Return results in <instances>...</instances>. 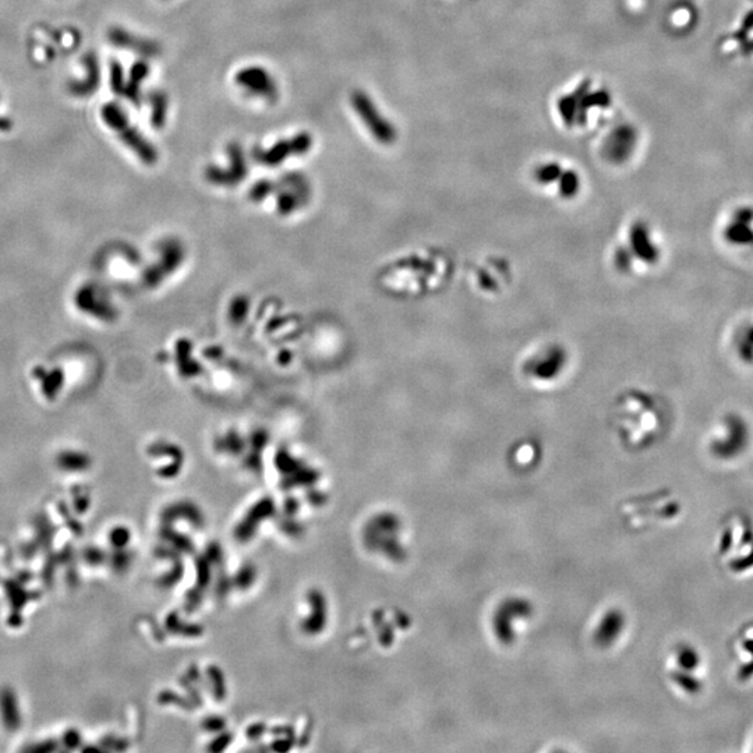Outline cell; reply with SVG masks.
<instances>
[{
	"label": "cell",
	"instance_id": "6da1fadb",
	"mask_svg": "<svg viewBox=\"0 0 753 753\" xmlns=\"http://www.w3.org/2000/svg\"><path fill=\"white\" fill-rule=\"evenodd\" d=\"M614 407L617 429L632 448H650L667 429L668 413L664 400L649 391L629 390L617 398Z\"/></svg>",
	"mask_w": 753,
	"mask_h": 753
},
{
	"label": "cell",
	"instance_id": "7a4b0ae2",
	"mask_svg": "<svg viewBox=\"0 0 753 753\" xmlns=\"http://www.w3.org/2000/svg\"><path fill=\"white\" fill-rule=\"evenodd\" d=\"M714 557L727 575H753V521L744 511H731L720 522L714 537Z\"/></svg>",
	"mask_w": 753,
	"mask_h": 753
},
{
	"label": "cell",
	"instance_id": "3957f363",
	"mask_svg": "<svg viewBox=\"0 0 753 753\" xmlns=\"http://www.w3.org/2000/svg\"><path fill=\"white\" fill-rule=\"evenodd\" d=\"M664 246L659 232L643 220L630 222L623 229L611 251V263L623 275H645L663 263Z\"/></svg>",
	"mask_w": 753,
	"mask_h": 753
},
{
	"label": "cell",
	"instance_id": "277c9868",
	"mask_svg": "<svg viewBox=\"0 0 753 753\" xmlns=\"http://www.w3.org/2000/svg\"><path fill=\"white\" fill-rule=\"evenodd\" d=\"M753 426L740 412L724 413L713 426L706 441V452L720 465L742 460L752 449Z\"/></svg>",
	"mask_w": 753,
	"mask_h": 753
},
{
	"label": "cell",
	"instance_id": "5b68a950",
	"mask_svg": "<svg viewBox=\"0 0 753 753\" xmlns=\"http://www.w3.org/2000/svg\"><path fill=\"white\" fill-rule=\"evenodd\" d=\"M571 355L558 342H545L531 351L521 363L523 378L534 387H550L567 374Z\"/></svg>",
	"mask_w": 753,
	"mask_h": 753
},
{
	"label": "cell",
	"instance_id": "8992f818",
	"mask_svg": "<svg viewBox=\"0 0 753 753\" xmlns=\"http://www.w3.org/2000/svg\"><path fill=\"white\" fill-rule=\"evenodd\" d=\"M717 236L725 250L753 259V205L732 208L720 223Z\"/></svg>",
	"mask_w": 753,
	"mask_h": 753
},
{
	"label": "cell",
	"instance_id": "52a82bcc",
	"mask_svg": "<svg viewBox=\"0 0 753 753\" xmlns=\"http://www.w3.org/2000/svg\"><path fill=\"white\" fill-rule=\"evenodd\" d=\"M103 122L115 130L120 140L133 149L145 164H154L158 159V152L149 141L129 122L128 113L116 102H108L101 111Z\"/></svg>",
	"mask_w": 753,
	"mask_h": 753
},
{
	"label": "cell",
	"instance_id": "ba28073f",
	"mask_svg": "<svg viewBox=\"0 0 753 753\" xmlns=\"http://www.w3.org/2000/svg\"><path fill=\"white\" fill-rule=\"evenodd\" d=\"M533 616V606L525 599H509L501 603L492 617V629L498 640L511 645L516 639L519 626Z\"/></svg>",
	"mask_w": 753,
	"mask_h": 753
},
{
	"label": "cell",
	"instance_id": "9c48e42d",
	"mask_svg": "<svg viewBox=\"0 0 753 753\" xmlns=\"http://www.w3.org/2000/svg\"><path fill=\"white\" fill-rule=\"evenodd\" d=\"M351 102L367 130L373 134V137L378 142L384 145H391L397 141L398 134L394 125L381 113L374 101L364 91H353Z\"/></svg>",
	"mask_w": 753,
	"mask_h": 753
},
{
	"label": "cell",
	"instance_id": "30bf717a",
	"mask_svg": "<svg viewBox=\"0 0 753 753\" xmlns=\"http://www.w3.org/2000/svg\"><path fill=\"white\" fill-rule=\"evenodd\" d=\"M732 675L740 685L753 684V620L745 621L730 643Z\"/></svg>",
	"mask_w": 753,
	"mask_h": 753
},
{
	"label": "cell",
	"instance_id": "8fae6325",
	"mask_svg": "<svg viewBox=\"0 0 753 753\" xmlns=\"http://www.w3.org/2000/svg\"><path fill=\"white\" fill-rule=\"evenodd\" d=\"M234 81L237 87L249 96H254L264 102H276L279 98V87L269 72L260 66H250L242 69Z\"/></svg>",
	"mask_w": 753,
	"mask_h": 753
},
{
	"label": "cell",
	"instance_id": "7c38bea8",
	"mask_svg": "<svg viewBox=\"0 0 753 753\" xmlns=\"http://www.w3.org/2000/svg\"><path fill=\"white\" fill-rule=\"evenodd\" d=\"M705 667V655L696 645L689 642H679L672 647L669 653L667 672L685 675H706Z\"/></svg>",
	"mask_w": 753,
	"mask_h": 753
},
{
	"label": "cell",
	"instance_id": "4fadbf2b",
	"mask_svg": "<svg viewBox=\"0 0 753 753\" xmlns=\"http://www.w3.org/2000/svg\"><path fill=\"white\" fill-rule=\"evenodd\" d=\"M312 145V138L309 133L296 134L292 138H286L282 141H278L268 149H256L254 155L256 158L269 166H275L282 164V161L306 154Z\"/></svg>",
	"mask_w": 753,
	"mask_h": 753
},
{
	"label": "cell",
	"instance_id": "5bb4252c",
	"mask_svg": "<svg viewBox=\"0 0 753 753\" xmlns=\"http://www.w3.org/2000/svg\"><path fill=\"white\" fill-rule=\"evenodd\" d=\"M626 626V618L620 610H611L601 617L594 630V642L600 647H610L616 643Z\"/></svg>",
	"mask_w": 753,
	"mask_h": 753
},
{
	"label": "cell",
	"instance_id": "9a60e30c",
	"mask_svg": "<svg viewBox=\"0 0 753 753\" xmlns=\"http://www.w3.org/2000/svg\"><path fill=\"white\" fill-rule=\"evenodd\" d=\"M109 41L119 47L132 49V52H137L145 57H154L159 53L161 47L157 43L145 41L142 38H138L133 34L122 30V28H113L109 31Z\"/></svg>",
	"mask_w": 753,
	"mask_h": 753
},
{
	"label": "cell",
	"instance_id": "2e32d148",
	"mask_svg": "<svg viewBox=\"0 0 753 753\" xmlns=\"http://www.w3.org/2000/svg\"><path fill=\"white\" fill-rule=\"evenodd\" d=\"M737 358L747 367H753V317L738 327L732 338Z\"/></svg>",
	"mask_w": 753,
	"mask_h": 753
},
{
	"label": "cell",
	"instance_id": "e0dca14e",
	"mask_svg": "<svg viewBox=\"0 0 753 753\" xmlns=\"http://www.w3.org/2000/svg\"><path fill=\"white\" fill-rule=\"evenodd\" d=\"M84 66L87 69V76L81 81H74L70 84V92L76 96H91L98 87L101 81V70L98 59L94 53H89L84 57Z\"/></svg>",
	"mask_w": 753,
	"mask_h": 753
},
{
	"label": "cell",
	"instance_id": "ac0fdd59",
	"mask_svg": "<svg viewBox=\"0 0 753 753\" xmlns=\"http://www.w3.org/2000/svg\"><path fill=\"white\" fill-rule=\"evenodd\" d=\"M148 73H149V67L145 62H137L132 67L130 77H129V81L126 83V89H125L123 95L135 105H140V98H141L140 86L148 77Z\"/></svg>",
	"mask_w": 753,
	"mask_h": 753
},
{
	"label": "cell",
	"instance_id": "d6986e66",
	"mask_svg": "<svg viewBox=\"0 0 753 753\" xmlns=\"http://www.w3.org/2000/svg\"><path fill=\"white\" fill-rule=\"evenodd\" d=\"M151 102V122L157 129H162L166 123V116L169 112V98L162 91H154L149 95Z\"/></svg>",
	"mask_w": 753,
	"mask_h": 753
},
{
	"label": "cell",
	"instance_id": "ffe728a7",
	"mask_svg": "<svg viewBox=\"0 0 753 753\" xmlns=\"http://www.w3.org/2000/svg\"><path fill=\"white\" fill-rule=\"evenodd\" d=\"M111 87L118 95H123L125 94V89H126L125 74H123V69L118 63V60H113L111 63Z\"/></svg>",
	"mask_w": 753,
	"mask_h": 753
},
{
	"label": "cell",
	"instance_id": "44dd1931",
	"mask_svg": "<svg viewBox=\"0 0 753 753\" xmlns=\"http://www.w3.org/2000/svg\"><path fill=\"white\" fill-rule=\"evenodd\" d=\"M537 452H538L537 448L532 443H525L522 445V448H516L515 449L514 458H515L516 462H521V463H522V459L525 458V463H529L534 459Z\"/></svg>",
	"mask_w": 753,
	"mask_h": 753
},
{
	"label": "cell",
	"instance_id": "7402d4cb",
	"mask_svg": "<svg viewBox=\"0 0 753 753\" xmlns=\"http://www.w3.org/2000/svg\"><path fill=\"white\" fill-rule=\"evenodd\" d=\"M748 751H749V752H753V735L752 738H751V747L748 748Z\"/></svg>",
	"mask_w": 753,
	"mask_h": 753
}]
</instances>
